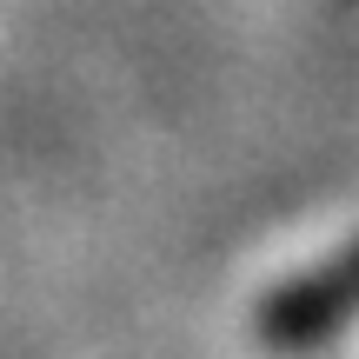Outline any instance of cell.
Returning a JSON list of instances; mask_svg holds the SVG:
<instances>
[{"mask_svg": "<svg viewBox=\"0 0 359 359\" xmlns=\"http://www.w3.org/2000/svg\"><path fill=\"white\" fill-rule=\"evenodd\" d=\"M353 320H359V240L346 253H333L326 266H306L286 286H273L253 313V333L273 353H313Z\"/></svg>", "mask_w": 359, "mask_h": 359, "instance_id": "cell-1", "label": "cell"}]
</instances>
